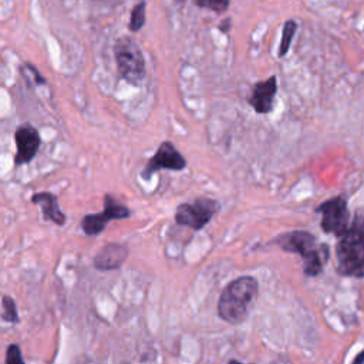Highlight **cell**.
Here are the masks:
<instances>
[{"mask_svg":"<svg viewBox=\"0 0 364 364\" xmlns=\"http://www.w3.org/2000/svg\"><path fill=\"white\" fill-rule=\"evenodd\" d=\"M259 293V283L253 276L232 280L220 293L218 301L219 317L229 324H240L249 316Z\"/></svg>","mask_w":364,"mask_h":364,"instance_id":"obj_1","label":"cell"},{"mask_svg":"<svg viewBox=\"0 0 364 364\" xmlns=\"http://www.w3.org/2000/svg\"><path fill=\"white\" fill-rule=\"evenodd\" d=\"M284 252L297 253L303 259V272L306 276H317L328 259V246L317 243L316 237L306 230H293L277 236L273 240Z\"/></svg>","mask_w":364,"mask_h":364,"instance_id":"obj_2","label":"cell"},{"mask_svg":"<svg viewBox=\"0 0 364 364\" xmlns=\"http://www.w3.org/2000/svg\"><path fill=\"white\" fill-rule=\"evenodd\" d=\"M336 246L337 272L343 276L364 277V216L357 213L348 230Z\"/></svg>","mask_w":364,"mask_h":364,"instance_id":"obj_3","label":"cell"},{"mask_svg":"<svg viewBox=\"0 0 364 364\" xmlns=\"http://www.w3.org/2000/svg\"><path fill=\"white\" fill-rule=\"evenodd\" d=\"M118 74L131 85H139L145 78V58L139 46L131 37H121L114 44Z\"/></svg>","mask_w":364,"mask_h":364,"instance_id":"obj_4","label":"cell"},{"mask_svg":"<svg viewBox=\"0 0 364 364\" xmlns=\"http://www.w3.org/2000/svg\"><path fill=\"white\" fill-rule=\"evenodd\" d=\"M220 203L216 199L199 196L193 202L181 203L175 212V222L181 226H189L193 230H200L219 212Z\"/></svg>","mask_w":364,"mask_h":364,"instance_id":"obj_5","label":"cell"},{"mask_svg":"<svg viewBox=\"0 0 364 364\" xmlns=\"http://www.w3.org/2000/svg\"><path fill=\"white\" fill-rule=\"evenodd\" d=\"M131 210L119 203L114 196L107 193L104 196V210L98 213H88L81 220V228L85 235L97 236L100 235L105 226L115 219H125L129 218Z\"/></svg>","mask_w":364,"mask_h":364,"instance_id":"obj_6","label":"cell"},{"mask_svg":"<svg viewBox=\"0 0 364 364\" xmlns=\"http://www.w3.org/2000/svg\"><path fill=\"white\" fill-rule=\"evenodd\" d=\"M316 212H320L321 222L320 226L323 232L333 233L336 236H343L348 230V209L344 198L337 196L323 202Z\"/></svg>","mask_w":364,"mask_h":364,"instance_id":"obj_7","label":"cell"},{"mask_svg":"<svg viewBox=\"0 0 364 364\" xmlns=\"http://www.w3.org/2000/svg\"><path fill=\"white\" fill-rule=\"evenodd\" d=\"M186 168L185 156L175 148L171 141H164L156 152L149 158L145 168L142 169V179H149L156 171L171 169V171H182Z\"/></svg>","mask_w":364,"mask_h":364,"instance_id":"obj_8","label":"cell"},{"mask_svg":"<svg viewBox=\"0 0 364 364\" xmlns=\"http://www.w3.org/2000/svg\"><path fill=\"white\" fill-rule=\"evenodd\" d=\"M14 141L17 152L14 155V164H28L38 152L41 138L38 131L30 124H21L14 132Z\"/></svg>","mask_w":364,"mask_h":364,"instance_id":"obj_9","label":"cell"},{"mask_svg":"<svg viewBox=\"0 0 364 364\" xmlns=\"http://www.w3.org/2000/svg\"><path fill=\"white\" fill-rule=\"evenodd\" d=\"M276 91L277 78L276 75H272L266 81H259L252 87L247 102L257 114H269L273 109Z\"/></svg>","mask_w":364,"mask_h":364,"instance_id":"obj_10","label":"cell"},{"mask_svg":"<svg viewBox=\"0 0 364 364\" xmlns=\"http://www.w3.org/2000/svg\"><path fill=\"white\" fill-rule=\"evenodd\" d=\"M128 247L122 243L105 245L94 257V267L98 270H114L122 266L128 257Z\"/></svg>","mask_w":364,"mask_h":364,"instance_id":"obj_11","label":"cell"},{"mask_svg":"<svg viewBox=\"0 0 364 364\" xmlns=\"http://www.w3.org/2000/svg\"><path fill=\"white\" fill-rule=\"evenodd\" d=\"M31 202L38 205L46 220H51L55 225L63 226L67 222V216L58 206V199L50 192H38L31 196Z\"/></svg>","mask_w":364,"mask_h":364,"instance_id":"obj_12","label":"cell"},{"mask_svg":"<svg viewBox=\"0 0 364 364\" xmlns=\"http://www.w3.org/2000/svg\"><path fill=\"white\" fill-rule=\"evenodd\" d=\"M1 318L3 321H9V323H18V314H17V309H16V301L4 294L1 297Z\"/></svg>","mask_w":364,"mask_h":364,"instance_id":"obj_13","label":"cell"},{"mask_svg":"<svg viewBox=\"0 0 364 364\" xmlns=\"http://www.w3.org/2000/svg\"><path fill=\"white\" fill-rule=\"evenodd\" d=\"M296 28H297V24L293 20H289V21L284 23L283 34H282V41H280V48H279V55L280 57L286 55V53L289 51V47H290L291 38H293V36L296 33Z\"/></svg>","mask_w":364,"mask_h":364,"instance_id":"obj_14","label":"cell"},{"mask_svg":"<svg viewBox=\"0 0 364 364\" xmlns=\"http://www.w3.org/2000/svg\"><path fill=\"white\" fill-rule=\"evenodd\" d=\"M145 23V3L141 1L135 4L132 13H131V21H129V28L132 31H138Z\"/></svg>","mask_w":364,"mask_h":364,"instance_id":"obj_15","label":"cell"},{"mask_svg":"<svg viewBox=\"0 0 364 364\" xmlns=\"http://www.w3.org/2000/svg\"><path fill=\"white\" fill-rule=\"evenodd\" d=\"M6 364H24L20 347L17 344H10L6 353Z\"/></svg>","mask_w":364,"mask_h":364,"instance_id":"obj_16","label":"cell"},{"mask_svg":"<svg viewBox=\"0 0 364 364\" xmlns=\"http://www.w3.org/2000/svg\"><path fill=\"white\" fill-rule=\"evenodd\" d=\"M198 4L200 7H206L210 9L216 13H222L228 9L229 6V0H198Z\"/></svg>","mask_w":364,"mask_h":364,"instance_id":"obj_17","label":"cell"},{"mask_svg":"<svg viewBox=\"0 0 364 364\" xmlns=\"http://www.w3.org/2000/svg\"><path fill=\"white\" fill-rule=\"evenodd\" d=\"M363 361H364V351L361 353V355H358V357L354 358V363H363Z\"/></svg>","mask_w":364,"mask_h":364,"instance_id":"obj_18","label":"cell"}]
</instances>
